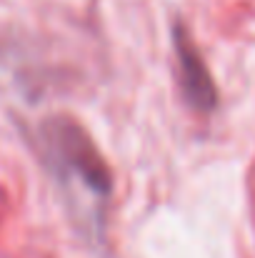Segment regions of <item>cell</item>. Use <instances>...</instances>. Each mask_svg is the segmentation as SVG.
Instances as JSON below:
<instances>
[{
  "mask_svg": "<svg viewBox=\"0 0 255 258\" xmlns=\"http://www.w3.org/2000/svg\"><path fill=\"white\" fill-rule=\"evenodd\" d=\"M38 143L53 178L100 218V206L113 193V173L88 131L68 115H53L40 123Z\"/></svg>",
  "mask_w": 255,
  "mask_h": 258,
  "instance_id": "6da1fadb",
  "label": "cell"
},
{
  "mask_svg": "<svg viewBox=\"0 0 255 258\" xmlns=\"http://www.w3.org/2000/svg\"><path fill=\"white\" fill-rule=\"evenodd\" d=\"M173 50H175L178 88H180L183 100L203 115L213 113L218 105V86H215L198 45L193 43L190 33L180 23L173 25Z\"/></svg>",
  "mask_w": 255,
  "mask_h": 258,
  "instance_id": "7a4b0ae2",
  "label": "cell"
}]
</instances>
